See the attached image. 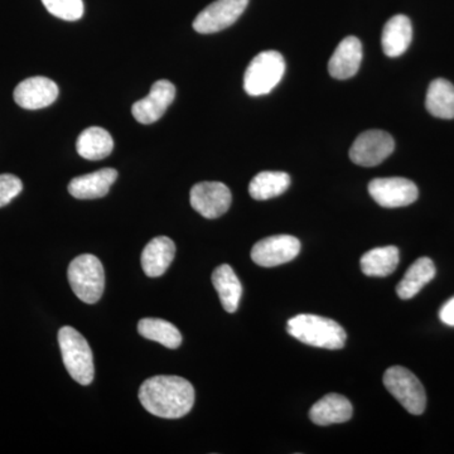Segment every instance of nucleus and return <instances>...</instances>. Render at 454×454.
<instances>
[{
	"label": "nucleus",
	"mask_w": 454,
	"mask_h": 454,
	"mask_svg": "<svg viewBox=\"0 0 454 454\" xmlns=\"http://www.w3.org/2000/svg\"><path fill=\"white\" fill-rule=\"evenodd\" d=\"M139 400L146 411L164 419H178L195 404V389L179 376H153L139 389Z\"/></svg>",
	"instance_id": "nucleus-1"
},
{
	"label": "nucleus",
	"mask_w": 454,
	"mask_h": 454,
	"mask_svg": "<svg viewBox=\"0 0 454 454\" xmlns=\"http://www.w3.org/2000/svg\"><path fill=\"white\" fill-rule=\"evenodd\" d=\"M286 331L293 339L319 348H343L348 339L342 325L333 319L316 315L293 317L286 324Z\"/></svg>",
	"instance_id": "nucleus-2"
},
{
	"label": "nucleus",
	"mask_w": 454,
	"mask_h": 454,
	"mask_svg": "<svg viewBox=\"0 0 454 454\" xmlns=\"http://www.w3.org/2000/svg\"><path fill=\"white\" fill-rule=\"evenodd\" d=\"M59 345L71 378L80 385L91 384L95 376L94 357L85 337L74 327L65 325L59 331Z\"/></svg>",
	"instance_id": "nucleus-3"
},
{
	"label": "nucleus",
	"mask_w": 454,
	"mask_h": 454,
	"mask_svg": "<svg viewBox=\"0 0 454 454\" xmlns=\"http://www.w3.org/2000/svg\"><path fill=\"white\" fill-rule=\"evenodd\" d=\"M68 283L77 298L88 304L97 303L106 289V271L100 260L83 254L71 262L67 270Z\"/></svg>",
	"instance_id": "nucleus-4"
},
{
	"label": "nucleus",
	"mask_w": 454,
	"mask_h": 454,
	"mask_svg": "<svg viewBox=\"0 0 454 454\" xmlns=\"http://www.w3.org/2000/svg\"><path fill=\"white\" fill-rule=\"evenodd\" d=\"M286 73V61L277 51L260 52L247 66L244 89L250 97H262L276 89Z\"/></svg>",
	"instance_id": "nucleus-5"
},
{
	"label": "nucleus",
	"mask_w": 454,
	"mask_h": 454,
	"mask_svg": "<svg viewBox=\"0 0 454 454\" xmlns=\"http://www.w3.org/2000/svg\"><path fill=\"white\" fill-rule=\"evenodd\" d=\"M382 381L391 395L395 397L409 413H424L427 406L426 390L413 372L403 366L389 367L384 373Z\"/></svg>",
	"instance_id": "nucleus-6"
},
{
	"label": "nucleus",
	"mask_w": 454,
	"mask_h": 454,
	"mask_svg": "<svg viewBox=\"0 0 454 454\" xmlns=\"http://www.w3.org/2000/svg\"><path fill=\"white\" fill-rule=\"evenodd\" d=\"M395 149L393 137L387 131L367 130L360 134L349 149L352 162L361 167H375L384 162Z\"/></svg>",
	"instance_id": "nucleus-7"
},
{
	"label": "nucleus",
	"mask_w": 454,
	"mask_h": 454,
	"mask_svg": "<svg viewBox=\"0 0 454 454\" xmlns=\"http://www.w3.org/2000/svg\"><path fill=\"white\" fill-rule=\"evenodd\" d=\"M249 4V0H215L193 20V29L202 35H210L234 25Z\"/></svg>",
	"instance_id": "nucleus-8"
},
{
	"label": "nucleus",
	"mask_w": 454,
	"mask_h": 454,
	"mask_svg": "<svg viewBox=\"0 0 454 454\" xmlns=\"http://www.w3.org/2000/svg\"><path fill=\"white\" fill-rule=\"evenodd\" d=\"M369 193L373 201L387 208L411 205L419 196L417 184L402 177L372 179L369 184Z\"/></svg>",
	"instance_id": "nucleus-9"
},
{
	"label": "nucleus",
	"mask_w": 454,
	"mask_h": 454,
	"mask_svg": "<svg viewBox=\"0 0 454 454\" xmlns=\"http://www.w3.org/2000/svg\"><path fill=\"white\" fill-rule=\"evenodd\" d=\"M231 191L221 182H201L192 187L190 202L193 210L206 219H217L231 206Z\"/></svg>",
	"instance_id": "nucleus-10"
},
{
	"label": "nucleus",
	"mask_w": 454,
	"mask_h": 454,
	"mask_svg": "<svg viewBox=\"0 0 454 454\" xmlns=\"http://www.w3.org/2000/svg\"><path fill=\"white\" fill-rule=\"evenodd\" d=\"M300 253L301 241L294 236H269L254 245L252 259L260 267L274 268L292 262Z\"/></svg>",
	"instance_id": "nucleus-11"
},
{
	"label": "nucleus",
	"mask_w": 454,
	"mask_h": 454,
	"mask_svg": "<svg viewBox=\"0 0 454 454\" xmlns=\"http://www.w3.org/2000/svg\"><path fill=\"white\" fill-rule=\"evenodd\" d=\"M175 98V85L168 80H160L153 83L148 97L134 104L131 113L140 124H153L162 118Z\"/></svg>",
	"instance_id": "nucleus-12"
},
{
	"label": "nucleus",
	"mask_w": 454,
	"mask_h": 454,
	"mask_svg": "<svg viewBox=\"0 0 454 454\" xmlns=\"http://www.w3.org/2000/svg\"><path fill=\"white\" fill-rule=\"evenodd\" d=\"M57 98L59 86L49 77H29L14 90V101L27 110L43 109L55 103Z\"/></svg>",
	"instance_id": "nucleus-13"
},
{
	"label": "nucleus",
	"mask_w": 454,
	"mask_h": 454,
	"mask_svg": "<svg viewBox=\"0 0 454 454\" xmlns=\"http://www.w3.org/2000/svg\"><path fill=\"white\" fill-rule=\"evenodd\" d=\"M361 62H363V44L358 38L349 35L340 41L337 46L328 62V71L333 79L348 80L357 74Z\"/></svg>",
	"instance_id": "nucleus-14"
},
{
	"label": "nucleus",
	"mask_w": 454,
	"mask_h": 454,
	"mask_svg": "<svg viewBox=\"0 0 454 454\" xmlns=\"http://www.w3.org/2000/svg\"><path fill=\"white\" fill-rule=\"evenodd\" d=\"M118 178V172L113 168H104L89 175L74 178L68 184V192L74 199L95 200L107 195L110 187Z\"/></svg>",
	"instance_id": "nucleus-15"
},
{
	"label": "nucleus",
	"mask_w": 454,
	"mask_h": 454,
	"mask_svg": "<svg viewBox=\"0 0 454 454\" xmlns=\"http://www.w3.org/2000/svg\"><path fill=\"white\" fill-rule=\"evenodd\" d=\"M352 413L354 408L348 399L339 394H328L310 408L309 419L317 426L325 427L348 422Z\"/></svg>",
	"instance_id": "nucleus-16"
},
{
	"label": "nucleus",
	"mask_w": 454,
	"mask_h": 454,
	"mask_svg": "<svg viewBox=\"0 0 454 454\" xmlns=\"http://www.w3.org/2000/svg\"><path fill=\"white\" fill-rule=\"evenodd\" d=\"M176 255V244L167 236H158L149 241L142 253V267L145 276H163Z\"/></svg>",
	"instance_id": "nucleus-17"
},
{
	"label": "nucleus",
	"mask_w": 454,
	"mask_h": 454,
	"mask_svg": "<svg viewBox=\"0 0 454 454\" xmlns=\"http://www.w3.org/2000/svg\"><path fill=\"white\" fill-rule=\"evenodd\" d=\"M411 40H413V26L411 20L403 14L391 18L382 29L381 44L387 56H402L411 46Z\"/></svg>",
	"instance_id": "nucleus-18"
},
{
	"label": "nucleus",
	"mask_w": 454,
	"mask_h": 454,
	"mask_svg": "<svg viewBox=\"0 0 454 454\" xmlns=\"http://www.w3.org/2000/svg\"><path fill=\"white\" fill-rule=\"evenodd\" d=\"M212 283L226 312L235 313L243 295V286L236 276L234 269L227 264L220 265L212 274Z\"/></svg>",
	"instance_id": "nucleus-19"
},
{
	"label": "nucleus",
	"mask_w": 454,
	"mask_h": 454,
	"mask_svg": "<svg viewBox=\"0 0 454 454\" xmlns=\"http://www.w3.org/2000/svg\"><path fill=\"white\" fill-rule=\"evenodd\" d=\"M435 265L427 256L419 258L406 271L404 278L397 284L396 293L402 300H411L424 286L434 279Z\"/></svg>",
	"instance_id": "nucleus-20"
},
{
	"label": "nucleus",
	"mask_w": 454,
	"mask_h": 454,
	"mask_svg": "<svg viewBox=\"0 0 454 454\" xmlns=\"http://www.w3.org/2000/svg\"><path fill=\"white\" fill-rule=\"evenodd\" d=\"M114 140L109 131L100 127L88 128L76 142L77 153L89 160H100L112 154Z\"/></svg>",
	"instance_id": "nucleus-21"
},
{
	"label": "nucleus",
	"mask_w": 454,
	"mask_h": 454,
	"mask_svg": "<svg viewBox=\"0 0 454 454\" xmlns=\"http://www.w3.org/2000/svg\"><path fill=\"white\" fill-rule=\"evenodd\" d=\"M400 254L396 247H376L364 254L361 270L367 277H389L399 265Z\"/></svg>",
	"instance_id": "nucleus-22"
},
{
	"label": "nucleus",
	"mask_w": 454,
	"mask_h": 454,
	"mask_svg": "<svg viewBox=\"0 0 454 454\" xmlns=\"http://www.w3.org/2000/svg\"><path fill=\"white\" fill-rule=\"evenodd\" d=\"M291 186V177L286 172H273L265 170L260 172L249 184V193L254 200L265 201L283 195Z\"/></svg>",
	"instance_id": "nucleus-23"
},
{
	"label": "nucleus",
	"mask_w": 454,
	"mask_h": 454,
	"mask_svg": "<svg viewBox=\"0 0 454 454\" xmlns=\"http://www.w3.org/2000/svg\"><path fill=\"white\" fill-rule=\"evenodd\" d=\"M427 110L439 119H454V85L437 79L429 85L426 100Z\"/></svg>",
	"instance_id": "nucleus-24"
},
{
	"label": "nucleus",
	"mask_w": 454,
	"mask_h": 454,
	"mask_svg": "<svg viewBox=\"0 0 454 454\" xmlns=\"http://www.w3.org/2000/svg\"><path fill=\"white\" fill-rule=\"evenodd\" d=\"M138 333L146 340H155L167 348H178L182 334L175 325L160 318H143L138 324Z\"/></svg>",
	"instance_id": "nucleus-25"
},
{
	"label": "nucleus",
	"mask_w": 454,
	"mask_h": 454,
	"mask_svg": "<svg viewBox=\"0 0 454 454\" xmlns=\"http://www.w3.org/2000/svg\"><path fill=\"white\" fill-rule=\"evenodd\" d=\"M42 3L52 16L59 20L74 22L83 16L82 0H42Z\"/></svg>",
	"instance_id": "nucleus-26"
},
{
	"label": "nucleus",
	"mask_w": 454,
	"mask_h": 454,
	"mask_svg": "<svg viewBox=\"0 0 454 454\" xmlns=\"http://www.w3.org/2000/svg\"><path fill=\"white\" fill-rule=\"evenodd\" d=\"M22 190V181L17 176L0 175V207L9 205Z\"/></svg>",
	"instance_id": "nucleus-27"
},
{
	"label": "nucleus",
	"mask_w": 454,
	"mask_h": 454,
	"mask_svg": "<svg viewBox=\"0 0 454 454\" xmlns=\"http://www.w3.org/2000/svg\"><path fill=\"white\" fill-rule=\"evenodd\" d=\"M439 317H441V321L443 322V324L454 327V297L450 298V300L442 307Z\"/></svg>",
	"instance_id": "nucleus-28"
}]
</instances>
